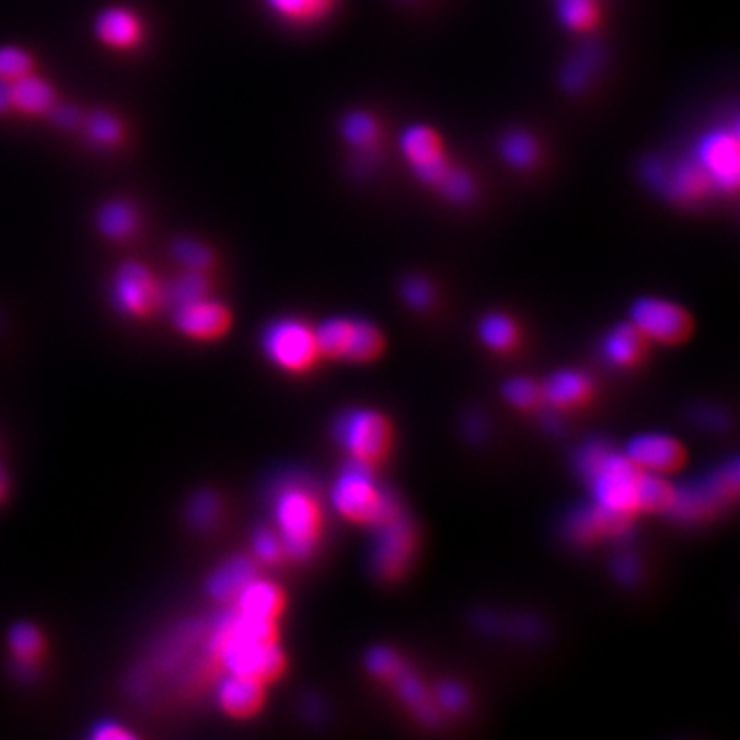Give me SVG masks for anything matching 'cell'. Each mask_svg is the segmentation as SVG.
Wrapping results in <instances>:
<instances>
[{
	"instance_id": "1",
	"label": "cell",
	"mask_w": 740,
	"mask_h": 740,
	"mask_svg": "<svg viewBox=\"0 0 740 740\" xmlns=\"http://www.w3.org/2000/svg\"><path fill=\"white\" fill-rule=\"evenodd\" d=\"M402 154L421 184L432 187L449 203L465 204L475 196V180L456 167L447 152L442 136L432 126L414 124L400 138Z\"/></svg>"
},
{
	"instance_id": "2",
	"label": "cell",
	"mask_w": 740,
	"mask_h": 740,
	"mask_svg": "<svg viewBox=\"0 0 740 740\" xmlns=\"http://www.w3.org/2000/svg\"><path fill=\"white\" fill-rule=\"evenodd\" d=\"M332 502L346 519L374 529L404 512L397 498L379 486L372 465L354 456L337 477L332 489Z\"/></svg>"
},
{
	"instance_id": "3",
	"label": "cell",
	"mask_w": 740,
	"mask_h": 740,
	"mask_svg": "<svg viewBox=\"0 0 740 740\" xmlns=\"http://www.w3.org/2000/svg\"><path fill=\"white\" fill-rule=\"evenodd\" d=\"M276 522L285 554L304 559L313 554L321 531V510L311 489L301 484H288L276 494Z\"/></svg>"
},
{
	"instance_id": "4",
	"label": "cell",
	"mask_w": 740,
	"mask_h": 740,
	"mask_svg": "<svg viewBox=\"0 0 740 740\" xmlns=\"http://www.w3.org/2000/svg\"><path fill=\"white\" fill-rule=\"evenodd\" d=\"M210 648L227 673L245 674L262 683L278 679L287 667L285 652L276 641L239 638L215 627Z\"/></svg>"
},
{
	"instance_id": "5",
	"label": "cell",
	"mask_w": 740,
	"mask_h": 740,
	"mask_svg": "<svg viewBox=\"0 0 740 740\" xmlns=\"http://www.w3.org/2000/svg\"><path fill=\"white\" fill-rule=\"evenodd\" d=\"M334 437L354 459L379 463L391 449V426L388 418L372 409H352L337 418Z\"/></svg>"
},
{
	"instance_id": "6",
	"label": "cell",
	"mask_w": 740,
	"mask_h": 740,
	"mask_svg": "<svg viewBox=\"0 0 740 740\" xmlns=\"http://www.w3.org/2000/svg\"><path fill=\"white\" fill-rule=\"evenodd\" d=\"M691 157L706 171L716 192L722 194L737 192L740 180V142L737 126H718L707 130L706 135L697 140Z\"/></svg>"
},
{
	"instance_id": "7",
	"label": "cell",
	"mask_w": 740,
	"mask_h": 740,
	"mask_svg": "<svg viewBox=\"0 0 740 740\" xmlns=\"http://www.w3.org/2000/svg\"><path fill=\"white\" fill-rule=\"evenodd\" d=\"M262 348L274 365L292 372L309 369L320 356L315 329L292 317L269 323L262 336Z\"/></svg>"
},
{
	"instance_id": "8",
	"label": "cell",
	"mask_w": 740,
	"mask_h": 740,
	"mask_svg": "<svg viewBox=\"0 0 740 740\" xmlns=\"http://www.w3.org/2000/svg\"><path fill=\"white\" fill-rule=\"evenodd\" d=\"M644 177L648 184L655 185L658 192L673 203L681 206H695L707 200L716 187L707 177L706 171L699 167V163L690 157L677 163L652 161L646 163Z\"/></svg>"
},
{
	"instance_id": "9",
	"label": "cell",
	"mask_w": 740,
	"mask_h": 740,
	"mask_svg": "<svg viewBox=\"0 0 740 740\" xmlns=\"http://www.w3.org/2000/svg\"><path fill=\"white\" fill-rule=\"evenodd\" d=\"M644 470H639L636 463H632L625 454H606L603 465L590 477V488L594 494L597 505L622 510V512H636V488Z\"/></svg>"
},
{
	"instance_id": "10",
	"label": "cell",
	"mask_w": 740,
	"mask_h": 740,
	"mask_svg": "<svg viewBox=\"0 0 740 740\" xmlns=\"http://www.w3.org/2000/svg\"><path fill=\"white\" fill-rule=\"evenodd\" d=\"M629 315L644 336L662 344H681L693 332V320L683 307L657 297L638 299L632 304Z\"/></svg>"
},
{
	"instance_id": "11",
	"label": "cell",
	"mask_w": 740,
	"mask_h": 740,
	"mask_svg": "<svg viewBox=\"0 0 740 740\" xmlns=\"http://www.w3.org/2000/svg\"><path fill=\"white\" fill-rule=\"evenodd\" d=\"M416 550V531L404 512L377 527V541L372 550V568L385 580L402 578L409 568Z\"/></svg>"
},
{
	"instance_id": "12",
	"label": "cell",
	"mask_w": 740,
	"mask_h": 740,
	"mask_svg": "<svg viewBox=\"0 0 740 740\" xmlns=\"http://www.w3.org/2000/svg\"><path fill=\"white\" fill-rule=\"evenodd\" d=\"M163 301V290L142 264H124L114 280V303L119 313L149 315Z\"/></svg>"
},
{
	"instance_id": "13",
	"label": "cell",
	"mask_w": 740,
	"mask_h": 740,
	"mask_svg": "<svg viewBox=\"0 0 740 740\" xmlns=\"http://www.w3.org/2000/svg\"><path fill=\"white\" fill-rule=\"evenodd\" d=\"M625 456L639 470L657 473L677 472L685 463L683 447L667 435H639L629 440Z\"/></svg>"
},
{
	"instance_id": "14",
	"label": "cell",
	"mask_w": 740,
	"mask_h": 740,
	"mask_svg": "<svg viewBox=\"0 0 740 740\" xmlns=\"http://www.w3.org/2000/svg\"><path fill=\"white\" fill-rule=\"evenodd\" d=\"M173 320H175L177 329L184 332L185 336L200 337V339L222 336L231 325V315L227 307H222L217 301H210L208 297L175 307Z\"/></svg>"
},
{
	"instance_id": "15",
	"label": "cell",
	"mask_w": 740,
	"mask_h": 740,
	"mask_svg": "<svg viewBox=\"0 0 740 740\" xmlns=\"http://www.w3.org/2000/svg\"><path fill=\"white\" fill-rule=\"evenodd\" d=\"M95 34L112 50H132L142 42V23L124 7L105 9L95 21Z\"/></svg>"
},
{
	"instance_id": "16",
	"label": "cell",
	"mask_w": 740,
	"mask_h": 740,
	"mask_svg": "<svg viewBox=\"0 0 740 740\" xmlns=\"http://www.w3.org/2000/svg\"><path fill=\"white\" fill-rule=\"evenodd\" d=\"M219 704L236 718L253 716L264 704V683L245 674H227L217 690Z\"/></svg>"
},
{
	"instance_id": "17",
	"label": "cell",
	"mask_w": 740,
	"mask_h": 740,
	"mask_svg": "<svg viewBox=\"0 0 740 740\" xmlns=\"http://www.w3.org/2000/svg\"><path fill=\"white\" fill-rule=\"evenodd\" d=\"M726 505L720 494L712 486L709 477L697 484H687L683 488H674V500L669 512L681 521H702L716 514Z\"/></svg>"
},
{
	"instance_id": "18",
	"label": "cell",
	"mask_w": 740,
	"mask_h": 740,
	"mask_svg": "<svg viewBox=\"0 0 740 740\" xmlns=\"http://www.w3.org/2000/svg\"><path fill=\"white\" fill-rule=\"evenodd\" d=\"M236 611L276 622L285 609V592L269 580L252 578L236 594Z\"/></svg>"
},
{
	"instance_id": "19",
	"label": "cell",
	"mask_w": 740,
	"mask_h": 740,
	"mask_svg": "<svg viewBox=\"0 0 740 740\" xmlns=\"http://www.w3.org/2000/svg\"><path fill=\"white\" fill-rule=\"evenodd\" d=\"M646 352V336L634 323H622L606 334L603 356L615 367H634Z\"/></svg>"
},
{
	"instance_id": "20",
	"label": "cell",
	"mask_w": 740,
	"mask_h": 740,
	"mask_svg": "<svg viewBox=\"0 0 740 740\" xmlns=\"http://www.w3.org/2000/svg\"><path fill=\"white\" fill-rule=\"evenodd\" d=\"M255 564L247 557H233L219 566L208 580V592L220 603L235 601L241 589L255 578Z\"/></svg>"
},
{
	"instance_id": "21",
	"label": "cell",
	"mask_w": 740,
	"mask_h": 740,
	"mask_svg": "<svg viewBox=\"0 0 740 740\" xmlns=\"http://www.w3.org/2000/svg\"><path fill=\"white\" fill-rule=\"evenodd\" d=\"M11 93H13V109L25 116H46L56 105V95L50 83L34 77V72L11 83Z\"/></svg>"
},
{
	"instance_id": "22",
	"label": "cell",
	"mask_w": 740,
	"mask_h": 740,
	"mask_svg": "<svg viewBox=\"0 0 740 740\" xmlns=\"http://www.w3.org/2000/svg\"><path fill=\"white\" fill-rule=\"evenodd\" d=\"M592 383L585 372L578 370H562L555 372L554 377L545 383L543 388V400L557 407H574V405L585 404L590 397Z\"/></svg>"
},
{
	"instance_id": "23",
	"label": "cell",
	"mask_w": 740,
	"mask_h": 740,
	"mask_svg": "<svg viewBox=\"0 0 740 740\" xmlns=\"http://www.w3.org/2000/svg\"><path fill=\"white\" fill-rule=\"evenodd\" d=\"M274 15L299 25L309 27L334 13L339 0H264Z\"/></svg>"
},
{
	"instance_id": "24",
	"label": "cell",
	"mask_w": 740,
	"mask_h": 740,
	"mask_svg": "<svg viewBox=\"0 0 740 740\" xmlns=\"http://www.w3.org/2000/svg\"><path fill=\"white\" fill-rule=\"evenodd\" d=\"M385 350V337L377 325L367 320H352L344 358L352 362H370Z\"/></svg>"
},
{
	"instance_id": "25",
	"label": "cell",
	"mask_w": 740,
	"mask_h": 740,
	"mask_svg": "<svg viewBox=\"0 0 740 740\" xmlns=\"http://www.w3.org/2000/svg\"><path fill=\"white\" fill-rule=\"evenodd\" d=\"M557 18L574 34H589L601 21L597 0H557Z\"/></svg>"
},
{
	"instance_id": "26",
	"label": "cell",
	"mask_w": 740,
	"mask_h": 740,
	"mask_svg": "<svg viewBox=\"0 0 740 740\" xmlns=\"http://www.w3.org/2000/svg\"><path fill=\"white\" fill-rule=\"evenodd\" d=\"M673 500L674 488L667 479L652 473H641L636 488V510L669 512Z\"/></svg>"
},
{
	"instance_id": "27",
	"label": "cell",
	"mask_w": 740,
	"mask_h": 740,
	"mask_svg": "<svg viewBox=\"0 0 740 740\" xmlns=\"http://www.w3.org/2000/svg\"><path fill=\"white\" fill-rule=\"evenodd\" d=\"M479 337L492 350L506 352V350H512L517 346L519 327L505 313H489L479 323Z\"/></svg>"
},
{
	"instance_id": "28",
	"label": "cell",
	"mask_w": 740,
	"mask_h": 740,
	"mask_svg": "<svg viewBox=\"0 0 740 740\" xmlns=\"http://www.w3.org/2000/svg\"><path fill=\"white\" fill-rule=\"evenodd\" d=\"M342 136L356 151H369L377 144L381 128L369 112H352L342 122Z\"/></svg>"
},
{
	"instance_id": "29",
	"label": "cell",
	"mask_w": 740,
	"mask_h": 740,
	"mask_svg": "<svg viewBox=\"0 0 740 740\" xmlns=\"http://www.w3.org/2000/svg\"><path fill=\"white\" fill-rule=\"evenodd\" d=\"M138 227V215L128 203L105 204L100 212V229L105 236L122 241L135 235Z\"/></svg>"
},
{
	"instance_id": "30",
	"label": "cell",
	"mask_w": 740,
	"mask_h": 740,
	"mask_svg": "<svg viewBox=\"0 0 740 740\" xmlns=\"http://www.w3.org/2000/svg\"><path fill=\"white\" fill-rule=\"evenodd\" d=\"M500 152L506 163L517 169L533 167L539 159L537 140L524 130L506 132L500 140Z\"/></svg>"
},
{
	"instance_id": "31",
	"label": "cell",
	"mask_w": 740,
	"mask_h": 740,
	"mask_svg": "<svg viewBox=\"0 0 740 740\" xmlns=\"http://www.w3.org/2000/svg\"><path fill=\"white\" fill-rule=\"evenodd\" d=\"M391 683L397 685L400 697L420 716L424 722H437V712H435V707H430L428 695H426V690H424L420 679L412 673L407 667Z\"/></svg>"
},
{
	"instance_id": "32",
	"label": "cell",
	"mask_w": 740,
	"mask_h": 740,
	"mask_svg": "<svg viewBox=\"0 0 740 740\" xmlns=\"http://www.w3.org/2000/svg\"><path fill=\"white\" fill-rule=\"evenodd\" d=\"M350 327H352V317H332L321 323L315 329V339H317V350L332 358H344L348 337H350Z\"/></svg>"
},
{
	"instance_id": "33",
	"label": "cell",
	"mask_w": 740,
	"mask_h": 740,
	"mask_svg": "<svg viewBox=\"0 0 740 740\" xmlns=\"http://www.w3.org/2000/svg\"><path fill=\"white\" fill-rule=\"evenodd\" d=\"M204 297H208V280L200 269H187L163 290V299L173 307L192 303Z\"/></svg>"
},
{
	"instance_id": "34",
	"label": "cell",
	"mask_w": 740,
	"mask_h": 740,
	"mask_svg": "<svg viewBox=\"0 0 740 740\" xmlns=\"http://www.w3.org/2000/svg\"><path fill=\"white\" fill-rule=\"evenodd\" d=\"M502 395L519 409H535L543 402V388L531 379H510L502 388Z\"/></svg>"
},
{
	"instance_id": "35",
	"label": "cell",
	"mask_w": 740,
	"mask_h": 740,
	"mask_svg": "<svg viewBox=\"0 0 740 740\" xmlns=\"http://www.w3.org/2000/svg\"><path fill=\"white\" fill-rule=\"evenodd\" d=\"M32 72H34V58L27 51L13 48V46L0 48V81L15 83Z\"/></svg>"
},
{
	"instance_id": "36",
	"label": "cell",
	"mask_w": 740,
	"mask_h": 740,
	"mask_svg": "<svg viewBox=\"0 0 740 740\" xmlns=\"http://www.w3.org/2000/svg\"><path fill=\"white\" fill-rule=\"evenodd\" d=\"M86 136L95 144L116 147L124 138V128H122L118 118L100 112V114H93L91 118L86 119Z\"/></svg>"
},
{
	"instance_id": "37",
	"label": "cell",
	"mask_w": 740,
	"mask_h": 740,
	"mask_svg": "<svg viewBox=\"0 0 740 740\" xmlns=\"http://www.w3.org/2000/svg\"><path fill=\"white\" fill-rule=\"evenodd\" d=\"M9 641L19 660H35L42 655V648H44V639L30 623L15 625L9 634Z\"/></svg>"
},
{
	"instance_id": "38",
	"label": "cell",
	"mask_w": 740,
	"mask_h": 740,
	"mask_svg": "<svg viewBox=\"0 0 740 740\" xmlns=\"http://www.w3.org/2000/svg\"><path fill=\"white\" fill-rule=\"evenodd\" d=\"M367 669L374 677L385 679L391 683L397 674L404 671L405 664L400 655L393 652L388 646H377L367 655Z\"/></svg>"
},
{
	"instance_id": "39",
	"label": "cell",
	"mask_w": 740,
	"mask_h": 740,
	"mask_svg": "<svg viewBox=\"0 0 740 740\" xmlns=\"http://www.w3.org/2000/svg\"><path fill=\"white\" fill-rule=\"evenodd\" d=\"M219 496L212 492H200L187 506V519L196 529H208L219 519Z\"/></svg>"
},
{
	"instance_id": "40",
	"label": "cell",
	"mask_w": 740,
	"mask_h": 740,
	"mask_svg": "<svg viewBox=\"0 0 740 740\" xmlns=\"http://www.w3.org/2000/svg\"><path fill=\"white\" fill-rule=\"evenodd\" d=\"M173 255L177 257L180 264H184L187 269H204L212 264V253L203 243L194 239H180L173 245Z\"/></svg>"
},
{
	"instance_id": "41",
	"label": "cell",
	"mask_w": 740,
	"mask_h": 740,
	"mask_svg": "<svg viewBox=\"0 0 740 740\" xmlns=\"http://www.w3.org/2000/svg\"><path fill=\"white\" fill-rule=\"evenodd\" d=\"M609 453H611V449H609L606 442H603V440H590L574 456V465H576V470H578V473L585 479H590L594 475V472L603 465V461H605Z\"/></svg>"
},
{
	"instance_id": "42",
	"label": "cell",
	"mask_w": 740,
	"mask_h": 740,
	"mask_svg": "<svg viewBox=\"0 0 740 740\" xmlns=\"http://www.w3.org/2000/svg\"><path fill=\"white\" fill-rule=\"evenodd\" d=\"M566 533L576 543H590V541L601 537L599 527H597V517H594V506L576 510L566 522Z\"/></svg>"
},
{
	"instance_id": "43",
	"label": "cell",
	"mask_w": 740,
	"mask_h": 740,
	"mask_svg": "<svg viewBox=\"0 0 740 740\" xmlns=\"http://www.w3.org/2000/svg\"><path fill=\"white\" fill-rule=\"evenodd\" d=\"M252 547L255 557L259 562H266V564H274V562H278L285 555L282 539H280V535L276 531L266 529V527H262V529H257L253 533Z\"/></svg>"
},
{
	"instance_id": "44",
	"label": "cell",
	"mask_w": 740,
	"mask_h": 740,
	"mask_svg": "<svg viewBox=\"0 0 740 740\" xmlns=\"http://www.w3.org/2000/svg\"><path fill=\"white\" fill-rule=\"evenodd\" d=\"M402 297L414 309H426L435 299V290L424 278H407L402 287Z\"/></svg>"
},
{
	"instance_id": "45",
	"label": "cell",
	"mask_w": 740,
	"mask_h": 740,
	"mask_svg": "<svg viewBox=\"0 0 740 740\" xmlns=\"http://www.w3.org/2000/svg\"><path fill=\"white\" fill-rule=\"evenodd\" d=\"M438 697L442 702V706L447 709H463L467 704V693L463 687H459L456 683H444L438 690Z\"/></svg>"
},
{
	"instance_id": "46",
	"label": "cell",
	"mask_w": 740,
	"mask_h": 740,
	"mask_svg": "<svg viewBox=\"0 0 740 740\" xmlns=\"http://www.w3.org/2000/svg\"><path fill=\"white\" fill-rule=\"evenodd\" d=\"M50 116L62 128H74L77 124H81V114L74 107H70V105H62V107L54 105Z\"/></svg>"
},
{
	"instance_id": "47",
	"label": "cell",
	"mask_w": 740,
	"mask_h": 740,
	"mask_svg": "<svg viewBox=\"0 0 740 740\" xmlns=\"http://www.w3.org/2000/svg\"><path fill=\"white\" fill-rule=\"evenodd\" d=\"M132 735L128 730H124L119 724L116 722H102L95 730H93V739L97 740H124L130 739Z\"/></svg>"
},
{
	"instance_id": "48",
	"label": "cell",
	"mask_w": 740,
	"mask_h": 740,
	"mask_svg": "<svg viewBox=\"0 0 740 740\" xmlns=\"http://www.w3.org/2000/svg\"><path fill=\"white\" fill-rule=\"evenodd\" d=\"M615 574L625 582H632L638 576V564L634 562V557H620V562L615 564Z\"/></svg>"
},
{
	"instance_id": "49",
	"label": "cell",
	"mask_w": 740,
	"mask_h": 740,
	"mask_svg": "<svg viewBox=\"0 0 740 740\" xmlns=\"http://www.w3.org/2000/svg\"><path fill=\"white\" fill-rule=\"evenodd\" d=\"M13 109V93H11V83L0 81V116Z\"/></svg>"
},
{
	"instance_id": "50",
	"label": "cell",
	"mask_w": 740,
	"mask_h": 740,
	"mask_svg": "<svg viewBox=\"0 0 740 740\" xmlns=\"http://www.w3.org/2000/svg\"><path fill=\"white\" fill-rule=\"evenodd\" d=\"M4 496V477H2V473H0V498Z\"/></svg>"
}]
</instances>
